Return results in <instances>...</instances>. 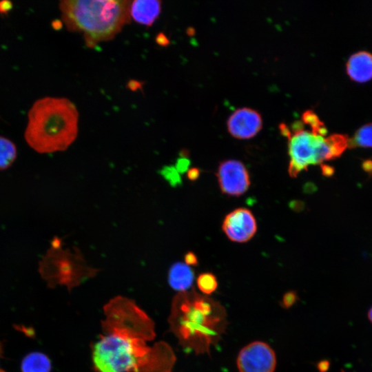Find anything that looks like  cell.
<instances>
[{"mask_svg": "<svg viewBox=\"0 0 372 372\" xmlns=\"http://www.w3.org/2000/svg\"><path fill=\"white\" fill-rule=\"evenodd\" d=\"M196 283L198 289L206 295H210L216 291L218 282L216 276L209 272L202 273L197 278Z\"/></svg>", "mask_w": 372, "mask_h": 372, "instance_id": "cell-17", "label": "cell"}, {"mask_svg": "<svg viewBox=\"0 0 372 372\" xmlns=\"http://www.w3.org/2000/svg\"><path fill=\"white\" fill-rule=\"evenodd\" d=\"M17 147L10 139L0 136V170L8 168L15 161Z\"/></svg>", "mask_w": 372, "mask_h": 372, "instance_id": "cell-15", "label": "cell"}, {"mask_svg": "<svg viewBox=\"0 0 372 372\" xmlns=\"http://www.w3.org/2000/svg\"><path fill=\"white\" fill-rule=\"evenodd\" d=\"M330 366V362L327 360H322L318 362L317 369L319 372H327Z\"/></svg>", "mask_w": 372, "mask_h": 372, "instance_id": "cell-24", "label": "cell"}, {"mask_svg": "<svg viewBox=\"0 0 372 372\" xmlns=\"http://www.w3.org/2000/svg\"><path fill=\"white\" fill-rule=\"evenodd\" d=\"M12 2L8 0L0 1V14L7 15L12 9Z\"/></svg>", "mask_w": 372, "mask_h": 372, "instance_id": "cell-22", "label": "cell"}, {"mask_svg": "<svg viewBox=\"0 0 372 372\" xmlns=\"http://www.w3.org/2000/svg\"><path fill=\"white\" fill-rule=\"evenodd\" d=\"M167 278L168 283L173 289L183 292L192 287L194 273L185 263L176 262L170 267Z\"/></svg>", "mask_w": 372, "mask_h": 372, "instance_id": "cell-13", "label": "cell"}, {"mask_svg": "<svg viewBox=\"0 0 372 372\" xmlns=\"http://www.w3.org/2000/svg\"><path fill=\"white\" fill-rule=\"evenodd\" d=\"M39 271L50 287L58 284L68 288L93 276L97 269L89 267L78 248L63 249L61 240L54 237L51 247L39 262Z\"/></svg>", "mask_w": 372, "mask_h": 372, "instance_id": "cell-6", "label": "cell"}, {"mask_svg": "<svg viewBox=\"0 0 372 372\" xmlns=\"http://www.w3.org/2000/svg\"><path fill=\"white\" fill-rule=\"evenodd\" d=\"M276 358L266 342L255 341L244 347L237 358L239 372H274Z\"/></svg>", "mask_w": 372, "mask_h": 372, "instance_id": "cell-7", "label": "cell"}, {"mask_svg": "<svg viewBox=\"0 0 372 372\" xmlns=\"http://www.w3.org/2000/svg\"><path fill=\"white\" fill-rule=\"evenodd\" d=\"M321 168L324 176H331L333 173V169L328 165H321Z\"/></svg>", "mask_w": 372, "mask_h": 372, "instance_id": "cell-25", "label": "cell"}, {"mask_svg": "<svg viewBox=\"0 0 372 372\" xmlns=\"http://www.w3.org/2000/svg\"><path fill=\"white\" fill-rule=\"evenodd\" d=\"M364 169L366 172H370L372 171V161H366L363 163Z\"/></svg>", "mask_w": 372, "mask_h": 372, "instance_id": "cell-26", "label": "cell"}, {"mask_svg": "<svg viewBox=\"0 0 372 372\" xmlns=\"http://www.w3.org/2000/svg\"><path fill=\"white\" fill-rule=\"evenodd\" d=\"M52 25L54 29H59L61 27V22L56 20L52 22Z\"/></svg>", "mask_w": 372, "mask_h": 372, "instance_id": "cell-27", "label": "cell"}, {"mask_svg": "<svg viewBox=\"0 0 372 372\" xmlns=\"http://www.w3.org/2000/svg\"><path fill=\"white\" fill-rule=\"evenodd\" d=\"M298 299L296 291H290L284 294L281 301V305L285 309H289L292 307Z\"/></svg>", "mask_w": 372, "mask_h": 372, "instance_id": "cell-19", "label": "cell"}, {"mask_svg": "<svg viewBox=\"0 0 372 372\" xmlns=\"http://www.w3.org/2000/svg\"><path fill=\"white\" fill-rule=\"evenodd\" d=\"M279 128L288 139V172L292 178L307 170L310 165L338 158L349 145L345 134L327 136V130L318 116H312L304 122L296 121L290 125L281 123Z\"/></svg>", "mask_w": 372, "mask_h": 372, "instance_id": "cell-4", "label": "cell"}, {"mask_svg": "<svg viewBox=\"0 0 372 372\" xmlns=\"http://www.w3.org/2000/svg\"><path fill=\"white\" fill-rule=\"evenodd\" d=\"M105 334L94 344L92 360L98 372H169L171 350L159 344L146 345L154 338L153 324L131 300L117 297L105 308Z\"/></svg>", "mask_w": 372, "mask_h": 372, "instance_id": "cell-1", "label": "cell"}, {"mask_svg": "<svg viewBox=\"0 0 372 372\" xmlns=\"http://www.w3.org/2000/svg\"><path fill=\"white\" fill-rule=\"evenodd\" d=\"M161 10V2L156 0H136L131 1L130 17L137 23L152 25Z\"/></svg>", "mask_w": 372, "mask_h": 372, "instance_id": "cell-12", "label": "cell"}, {"mask_svg": "<svg viewBox=\"0 0 372 372\" xmlns=\"http://www.w3.org/2000/svg\"><path fill=\"white\" fill-rule=\"evenodd\" d=\"M222 229L232 241L245 242L256 234L257 224L252 212L246 208H238L225 218Z\"/></svg>", "mask_w": 372, "mask_h": 372, "instance_id": "cell-9", "label": "cell"}, {"mask_svg": "<svg viewBox=\"0 0 372 372\" xmlns=\"http://www.w3.org/2000/svg\"><path fill=\"white\" fill-rule=\"evenodd\" d=\"M229 134L238 139H248L256 136L262 127L261 115L249 107H240L231 113L227 122Z\"/></svg>", "mask_w": 372, "mask_h": 372, "instance_id": "cell-10", "label": "cell"}, {"mask_svg": "<svg viewBox=\"0 0 372 372\" xmlns=\"http://www.w3.org/2000/svg\"><path fill=\"white\" fill-rule=\"evenodd\" d=\"M367 317H368L369 321L371 322V323L372 324V306L371 307V308L368 311Z\"/></svg>", "mask_w": 372, "mask_h": 372, "instance_id": "cell-28", "label": "cell"}, {"mask_svg": "<svg viewBox=\"0 0 372 372\" xmlns=\"http://www.w3.org/2000/svg\"><path fill=\"white\" fill-rule=\"evenodd\" d=\"M190 165V161L187 157L180 156L177 158L175 164V168L179 174H184L189 169Z\"/></svg>", "mask_w": 372, "mask_h": 372, "instance_id": "cell-20", "label": "cell"}, {"mask_svg": "<svg viewBox=\"0 0 372 372\" xmlns=\"http://www.w3.org/2000/svg\"><path fill=\"white\" fill-rule=\"evenodd\" d=\"M346 70L351 79L364 83L372 79V54L360 51L352 54L346 64Z\"/></svg>", "mask_w": 372, "mask_h": 372, "instance_id": "cell-11", "label": "cell"}, {"mask_svg": "<svg viewBox=\"0 0 372 372\" xmlns=\"http://www.w3.org/2000/svg\"><path fill=\"white\" fill-rule=\"evenodd\" d=\"M216 175L221 192L227 195L239 196L249 187V172L239 161L227 160L221 162Z\"/></svg>", "mask_w": 372, "mask_h": 372, "instance_id": "cell-8", "label": "cell"}, {"mask_svg": "<svg viewBox=\"0 0 372 372\" xmlns=\"http://www.w3.org/2000/svg\"><path fill=\"white\" fill-rule=\"evenodd\" d=\"M348 147L349 148H372V123L359 128L353 136L349 138Z\"/></svg>", "mask_w": 372, "mask_h": 372, "instance_id": "cell-16", "label": "cell"}, {"mask_svg": "<svg viewBox=\"0 0 372 372\" xmlns=\"http://www.w3.org/2000/svg\"><path fill=\"white\" fill-rule=\"evenodd\" d=\"M130 1L63 0L59 2L61 19L70 32L83 34L93 47L113 39L130 21Z\"/></svg>", "mask_w": 372, "mask_h": 372, "instance_id": "cell-5", "label": "cell"}, {"mask_svg": "<svg viewBox=\"0 0 372 372\" xmlns=\"http://www.w3.org/2000/svg\"><path fill=\"white\" fill-rule=\"evenodd\" d=\"M158 173L172 187L182 185V178L174 166L165 165L158 171Z\"/></svg>", "mask_w": 372, "mask_h": 372, "instance_id": "cell-18", "label": "cell"}, {"mask_svg": "<svg viewBox=\"0 0 372 372\" xmlns=\"http://www.w3.org/2000/svg\"><path fill=\"white\" fill-rule=\"evenodd\" d=\"M340 372H345V371L343 369H341Z\"/></svg>", "mask_w": 372, "mask_h": 372, "instance_id": "cell-30", "label": "cell"}, {"mask_svg": "<svg viewBox=\"0 0 372 372\" xmlns=\"http://www.w3.org/2000/svg\"><path fill=\"white\" fill-rule=\"evenodd\" d=\"M200 171L197 167H192L187 170V177L190 181L196 180L200 176Z\"/></svg>", "mask_w": 372, "mask_h": 372, "instance_id": "cell-23", "label": "cell"}, {"mask_svg": "<svg viewBox=\"0 0 372 372\" xmlns=\"http://www.w3.org/2000/svg\"><path fill=\"white\" fill-rule=\"evenodd\" d=\"M184 260L188 266H196L198 263L196 254L192 251H188L185 254Z\"/></svg>", "mask_w": 372, "mask_h": 372, "instance_id": "cell-21", "label": "cell"}, {"mask_svg": "<svg viewBox=\"0 0 372 372\" xmlns=\"http://www.w3.org/2000/svg\"><path fill=\"white\" fill-rule=\"evenodd\" d=\"M172 309V327L180 341L196 353H209L226 330L225 308L193 289L178 293Z\"/></svg>", "mask_w": 372, "mask_h": 372, "instance_id": "cell-2", "label": "cell"}, {"mask_svg": "<svg viewBox=\"0 0 372 372\" xmlns=\"http://www.w3.org/2000/svg\"><path fill=\"white\" fill-rule=\"evenodd\" d=\"M1 347L0 345V355H1ZM0 372H6L3 369H2L1 368H0Z\"/></svg>", "mask_w": 372, "mask_h": 372, "instance_id": "cell-29", "label": "cell"}, {"mask_svg": "<svg viewBox=\"0 0 372 372\" xmlns=\"http://www.w3.org/2000/svg\"><path fill=\"white\" fill-rule=\"evenodd\" d=\"M51 366L49 358L40 352L28 354L21 362L22 372H50Z\"/></svg>", "mask_w": 372, "mask_h": 372, "instance_id": "cell-14", "label": "cell"}, {"mask_svg": "<svg viewBox=\"0 0 372 372\" xmlns=\"http://www.w3.org/2000/svg\"><path fill=\"white\" fill-rule=\"evenodd\" d=\"M75 105L63 97L38 99L28 113L24 137L39 153L64 151L75 141L79 129Z\"/></svg>", "mask_w": 372, "mask_h": 372, "instance_id": "cell-3", "label": "cell"}]
</instances>
